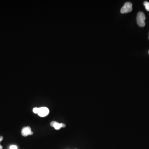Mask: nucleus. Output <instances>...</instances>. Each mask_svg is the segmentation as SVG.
I'll list each match as a JSON object with an SVG mask.
<instances>
[{"mask_svg":"<svg viewBox=\"0 0 149 149\" xmlns=\"http://www.w3.org/2000/svg\"><path fill=\"white\" fill-rule=\"evenodd\" d=\"M145 15L143 12H138L137 16V22L138 25L140 27H144L145 26Z\"/></svg>","mask_w":149,"mask_h":149,"instance_id":"nucleus-1","label":"nucleus"},{"mask_svg":"<svg viewBox=\"0 0 149 149\" xmlns=\"http://www.w3.org/2000/svg\"><path fill=\"white\" fill-rule=\"evenodd\" d=\"M133 10L132 4L131 2H125L123 7L120 10V12L121 13H126L131 12Z\"/></svg>","mask_w":149,"mask_h":149,"instance_id":"nucleus-2","label":"nucleus"},{"mask_svg":"<svg viewBox=\"0 0 149 149\" xmlns=\"http://www.w3.org/2000/svg\"><path fill=\"white\" fill-rule=\"evenodd\" d=\"M49 113V110L46 107H41L39 108L38 114L39 116L44 117L48 115Z\"/></svg>","mask_w":149,"mask_h":149,"instance_id":"nucleus-3","label":"nucleus"},{"mask_svg":"<svg viewBox=\"0 0 149 149\" xmlns=\"http://www.w3.org/2000/svg\"><path fill=\"white\" fill-rule=\"evenodd\" d=\"M32 132L31 128L30 127L27 126L25 127L22 128V131H21V133L22 136L24 137L27 136L28 135H30V134Z\"/></svg>","mask_w":149,"mask_h":149,"instance_id":"nucleus-4","label":"nucleus"},{"mask_svg":"<svg viewBox=\"0 0 149 149\" xmlns=\"http://www.w3.org/2000/svg\"><path fill=\"white\" fill-rule=\"evenodd\" d=\"M53 127L57 130H59L61 128H62V123H59L55 121V123L53 125Z\"/></svg>","mask_w":149,"mask_h":149,"instance_id":"nucleus-5","label":"nucleus"},{"mask_svg":"<svg viewBox=\"0 0 149 149\" xmlns=\"http://www.w3.org/2000/svg\"><path fill=\"white\" fill-rule=\"evenodd\" d=\"M144 6H145L146 10L149 12V2L148 1H145L144 2Z\"/></svg>","mask_w":149,"mask_h":149,"instance_id":"nucleus-6","label":"nucleus"},{"mask_svg":"<svg viewBox=\"0 0 149 149\" xmlns=\"http://www.w3.org/2000/svg\"><path fill=\"white\" fill-rule=\"evenodd\" d=\"M38 109H39V108H37V107H35L33 109V112L35 113H37L38 114Z\"/></svg>","mask_w":149,"mask_h":149,"instance_id":"nucleus-7","label":"nucleus"},{"mask_svg":"<svg viewBox=\"0 0 149 149\" xmlns=\"http://www.w3.org/2000/svg\"><path fill=\"white\" fill-rule=\"evenodd\" d=\"M10 149H17V146L15 145H11L10 146Z\"/></svg>","mask_w":149,"mask_h":149,"instance_id":"nucleus-8","label":"nucleus"},{"mask_svg":"<svg viewBox=\"0 0 149 149\" xmlns=\"http://www.w3.org/2000/svg\"><path fill=\"white\" fill-rule=\"evenodd\" d=\"M55 123V121H53L51 122V123H50L51 126L53 127V125Z\"/></svg>","mask_w":149,"mask_h":149,"instance_id":"nucleus-9","label":"nucleus"},{"mask_svg":"<svg viewBox=\"0 0 149 149\" xmlns=\"http://www.w3.org/2000/svg\"><path fill=\"white\" fill-rule=\"evenodd\" d=\"M2 140H3V137L2 136H0V142L1 141H2ZM1 145H0V147L1 146Z\"/></svg>","mask_w":149,"mask_h":149,"instance_id":"nucleus-10","label":"nucleus"},{"mask_svg":"<svg viewBox=\"0 0 149 149\" xmlns=\"http://www.w3.org/2000/svg\"><path fill=\"white\" fill-rule=\"evenodd\" d=\"M66 125L64 123H62V128H65V127H66Z\"/></svg>","mask_w":149,"mask_h":149,"instance_id":"nucleus-11","label":"nucleus"},{"mask_svg":"<svg viewBox=\"0 0 149 149\" xmlns=\"http://www.w3.org/2000/svg\"><path fill=\"white\" fill-rule=\"evenodd\" d=\"M76 149V148H75V149Z\"/></svg>","mask_w":149,"mask_h":149,"instance_id":"nucleus-12","label":"nucleus"},{"mask_svg":"<svg viewBox=\"0 0 149 149\" xmlns=\"http://www.w3.org/2000/svg\"></svg>","mask_w":149,"mask_h":149,"instance_id":"nucleus-13","label":"nucleus"},{"mask_svg":"<svg viewBox=\"0 0 149 149\" xmlns=\"http://www.w3.org/2000/svg\"></svg>","mask_w":149,"mask_h":149,"instance_id":"nucleus-14","label":"nucleus"}]
</instances>
